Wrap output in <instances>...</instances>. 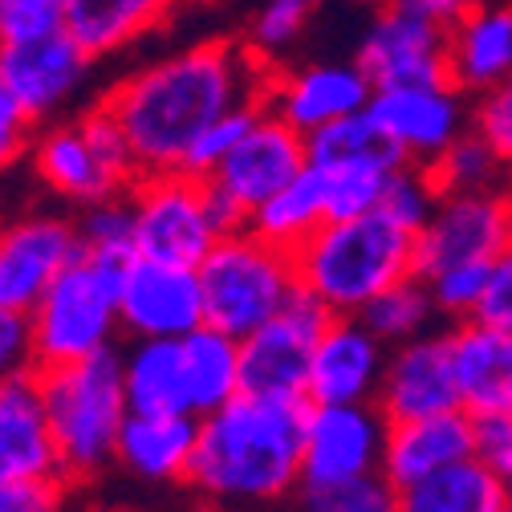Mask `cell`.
Masks as SVG:
<instances>
[{
	"mask_svg": "<svg viewBox=\"0 0 512 512\" xmlns=\"http://www.w3.org/2000/svg\"><path fill=\"white\" fill-rule=\"evenodd\" d=\"M61 480V452L45 415L37 366L0 378V484Z\"/></svg>",
	"mask_w": 512,
	"mask_h": 512,
	"instance_id": "16",
	"label": "cell"
},
{
	"mask_svg": "<svg viewBox=\"0 0 512 512\" xmlns=\"http://www.w3.org/2000/svg\"><path fill=\"white\" fill-rule=\"evenodd\" d=\"M460 403L468 415H512V330L480 317L452 326Z\"/></svg>",
	"mask_w": 512,
	"mask_h": 512,
	"instance_id": "22",
	"label": "cell"
},
{
	"mask_svg": "<svg viewBox=\"0 0 512 512\" xmlns=\"http://www.w3.org/2000/svg\"><path fill=\"white\" fill-rule=\"evenodd\" d=\"M261 110H265V102H252V106H236L232 114H224V118H216L208 131L191 143V151H187V159H183V171H191V175H212L228 155H232V147L252 131V122L261 118Z\"/></svg>",
	"mask_w": 512,
	"mask_h": 512,
	"instance_id": "41",
	"label": "cell"
},
{
	"mask_svg": "<svg viewBox=\"0 0 512 512\" xmlns=\"http://www.w3.org/2000/svg\"><path fill=\"white\" fill-rule=\"evenodd\" d=\"M370 114L387 126L391 139L407 151V159L423 167H431L464 131H472V110L464 106V90H456L452 82L374 90Z\"/></svg>",
	"mask_w": 512,
	"mask_h": 512,
	"instance_id": "15",
	"label": "cell"
},
{
	"mask_svg": "<svg viewBox=\"0 0 512 512\" xmlns=\"http://www.w3.org/2000/svg\"><path fill=\"white\" fill-rule=\"evenodd\" d=\"M78 122H82V131H86V139H90V147H94V155L131 187L143 171H139V159H135V147H131V139H126V131H122V122L114 118V110L98 98L90 110H82L78 114Z\"/></svg>",
	"mask_w": 512,
	"mask_h": 512,
	"instance_id": "40",
	"label": "cell"
},
{
	"mask_svg": "<svg viewBox=\"0 0 512 512\" xmlns=\"http://www.w3.org/2000/svg\"><path fill=\"white\" fill-rule=\"evenodd\" d=\"M391 5H399V9H407L415 17H427V21L443 25V29H452L456 21H464L480 5V0H391Z\"/></svg>",
	"mask_w": 512,
	"mask_h": 512,
	"instance_id": "50",
	"label": "cell"
},
{
	"mask_svg": "<svg viewBox=\"0 0 512 512\" xmlns=\"http://www.w3.org/2000/svg\"><path fill=\"white\" fill-rule=\"evenodd\" d=\"M301 504H305V512H395L399 488L382 472H370V476H358V480H346L334 488L301 492Z\"/></svg>",
	"mask_w": 512,
	"mask_h": 512,
	"instance_id": "37",
	"label": "cell"
},
{
	"mask_svg": "<svg viewBox=\"0 0 512 512\" xmlns=\"http://www.w3.org/2000/svg\"><path fill=\"white\" fill-rule=\"evenodd\" d=\"M358 66L366 70L374 90L443 86V82H452L447 29L387 0V9L370 21V29H366V37L358 45Z\"/></svg>",
	"mask_w": 512,
	"mask_h": 512,
	"instance_id": "12",
	"label": "cell"
},
{
	"mask_svg": "<svg viewBox=\"0 0 512 512\" xmlns=\"http://www.w3.org/2000/svg\"><path fill=\"white\" fill-rule=\"evenodd\" d=\"M297 281L334 317L362 313L382 289L415 277V232L382 212L326 220L297 252Z\"/></svg>",
	"mask_w": 512,
	"mask_h": 512,
	"instance_id": "3",
	"label": "cell"
},
{
	"mask_svg": "<svg viewBox=\"0 0 512 512\" xmlns=\"http://www.w3.org/2000/svg\"><path fill=\"white\" fill-rule=\"evenodd\" d=\"M90 66L94 57L70 37V29L37 41L0 45V74L33 114V122H49L57 110H66L86 86Z\"/></svg>",
	"mask_w": 512,
	"mask_h": 512,
	"instance_id": "17",
	"label": "cell"
},
{
	"mask_svg": "<svg viewBox=\"0 0 512 512\" xmlns=\"http://www.w3.org/2000/svg\"><path fill=\"white\" fill-rule=\"evenodd\" d=\"M508 496H512L508 476L484 464L480 456H472L411 488H399L395 512H504Z\"/></svg>",
	"mask_w": 512,
	"mask_h": 512,
	"instance_id": "27",
	"label": "cell"
},
{
	"mask_svg": "<svg viewBox=\"0 0 512 512\" xmlns=\"http://www.w3.org/2000/svg\"><path fill=\"white\" fill-rule=\"evenodd\" d=\"M472 131H480L492 151L512 163V78L476 94V106H472Z\"/></svg>",
	"mask_w": 512,
	"mask_h": 512,
	"instance_id": "43",
	"label": "cell"
},
{
	"mask_svg": "<svg viewBox=\"0 0 512 512\" xmlns=\"http://www.w3.org/2000/svg\"><path fill=\"white\" fill-rule=\"evenodd\" d=\"M273 66L248 41L212 37L187 45L114 82L102 102L122 122L139 171H183V159L208 126L236 106L265 102Z\"/></svg>",
	"mask_w": 512,
	"mask_h": 512,
	"instance_id": "1",
	"label": "cell"
},
{
	"mask_svg": "<svg viewBox=\"0 0 512 512\" xmlns=\"http://www.w3.org/2000/svg\"><path fill=\"white\" fill-rule=\"evenodd\" d=\"M476 317H480V322H488V326L512 330V244H504L492 256L488 289H484V301H480Z\"/></svg>",
	"mask_w": 512,
	"mask_h": 512,
	"instance_id": "46",
	"label": "cell"
},
{
	"mask_svg": "<svg viewBox=\"0 0 512 512\" xmlns=\"http://www.w3.org/2000/svg\"><path fill=\"white\" fill-rule=\"evenodd\" d=\"M326 179V212L330 220H350V216H366L378 212L382 200V183L391 171L378 167H317Z\"/></svg>",
	"mask_w": 512,
	"mask_h": 512,
	"instance_id": "38",
	"label": "cell"
},
{
	"mask_svg": "<svg viewBox=\"0 0 512 512\" xmlns=\"http://www.w3.org/2000/svg\"><path fill=\"white\" fill-rule=\"evenodd\" d=\"M391 419L378 403H309L301 447V492L382 472Z\"/></svg>",
	"mask_w": 512,
	"mask_h": 512,
	"instance_id": "9",
	"label": "cell"
},
{
	"mask_svg": "<svg viewBox=\"0 0 512 512\" xmlns=\"http://www.w3.org/2000/svg\"><path fill=\"white\" fill-rule=\"evenodd\" d=\"M504 476H508V484H512V460H508V464H504Z\"/></svg>",
	"mask_w": 512,
	"mask_h": 512,
	"instance_id": "51",
	"label": "cell"
},
{
	"mask_svg": "<svg viewBox=\"0 0 512 512\" xmlns=\"http://www.w3.org/2000/svg\"><path fill=\"white\" fill-rule=\"evenodd\" d=\"M452 86L484 94L512 78V5H476L464 21L447 29Z\"/></svg>",
	"mask_w": 512,
	"mask_h": 512,
	"instance_id": "25",
	"label": "cell"
},
{
	"mask_svg": "<svg viewBox=\"0 0 512 512\" xmlns=\"http://www.w3.org/2000/svg\"><path fill=\"white\" fill-rule=\"evenodd\" d=\"M476 423V456L504 472L512 460V415H472Z\"/></svg>",
	"mask_w": 512,
	"mask_h": 512,
	"instance_id": "47",
	"label": "cell"
},
{
	"mask_svg": "<svg viewBox=\"0 0 512 512\" xmlns=\"http://www.w3.org/2000/svg\"><path fill=\"white\" fill-rule=\"evenodd\" d=\"M82 252L78 220L57 212H33L0 224V305L33 313L45 289Z\"/></svg>",
	"mask_w": 512,
	"mask_h": 512,
	"instance_id": "11",
	"label": "cell"
},
{
	"mask_svg": "<svg viewBox=\"0 0 512 512\" xmlns=\"http://www.w3.org/2000/svg\"><path fill=\"white\" fill-rule=\"evenodd\" d=\"M33 114L21 106V98L13 94V86L0 74V171H9L13 163H21L33 151Z\"/></svg>",
	"mask_w": 512,
	"mask_h": 512,
	"instance_id": "44",
	"label": "cell"
},
{
	"mask_svg": "<svg viewBox=\"0 0 512 512\" xmlns=\"http://www.w3.org/2000/svg\"><path fill=\"white\" fill-rule=\"evenodd\" d=\"M70 0H0V45L66 33Z\"/></svg>",
	"mask_w": 512,
	"mask_h": 512,
	"instance_id": "42",
	"label": "cell"
},
{
	"mask_svg": "<svg viewBox=\"0 0 512 512\" xmlns=\"http://www.w3.org/2000/svg\"><path fill=\"white\" fill-rule=\"evenodd\" d=\"M122 265L98 252H78L45 289L33 322V358L37 366L78 362L106 346L122 330Z\"/></svg>",
	"mask_w": 512,
	"mask_h": 512,
	"instance_id": "5",
	"label": "cell"
},
{
	"mask_svg": "<svg viewBox=\"0 0 512 512\" xmlns=\"http://www.w3.org/2000/svg\"><path fill=\"white\" fill-rule=\"evenodd\" d=\"M183 362H187V395H191V415L204 419L232 403L244 382H240V338L200 326L183 338Z\"/></svg>",
	"mask_w": 512,
	"mask_h": 512,
	"instance_id": "29",
	"label": "cell"
},
{
	"mask_svg": "<svg viewBox=\"0 0 512 512\" xmlns=\"http://www.w3.org/2000/svg\"><path fill=\"white\" fill-rule=\"evenodd\" d=\"M305 139H309V163L313 167H378V171H395L399 163H411L407 151L391 139L387 126L370 114V106L322 126V131H313Z\"/></svg>",
	"mask_w": 512,
	"mask_h": 512,
	"instance_id": "30",
	"label": "cell"
},
{
	"mask_svg": "<svg viewBox=\"0 0 512 512\" xmlns=\"http://www.w3.org/2000/svg\"><path fill=\"white\" fill-rule=\"evenodd\" d=\"M391 346L358 313L334 317L317 338L309 366V403H374Z\"/></svg>",
	"mask_w": 512,
	"mask_h": 512,
	"instance_id": "19",
	"label": "cell"
},
{
	"mask_svg": "<svg viewBox=\"0 0 512 512\" xmlns=\"http://www.w3.org/2000/svg\"><path fill=\"white\" fill-rule=\"evenodd\" d=\"M200 419L196 415H151L131 411L118 431L114 464L147 484H175L187 480V464L196 452Z\"/></svg>",
	"mask_w": 512,
	"mask_h": 512,
	"instance_id": "24",
	"label": "cell"
},
{
	"mask_svg": "<svg viewBox=\"0 0 512 512\" xmlns=\"http://www.w3.org/2000/svg\"><path fill=\"white\" fill-rule=\"evenodd\" d=\"M122 378L131 411L191 415L183 338H131V350H122Z\"/></svg>",
	"mask_w": 512,
	"mask_h": 512,
	"instance_id": "26",
	"label": "cell"
},
{
	"mask_svg": "<svg viewBox=\"0 0 512 512\" xmlns=\"http://www.w3.org/2000/svg\"><path fill=\"white\" fill-rule=\"evenodd\" d=\"M476 456V423L464 407L399 419L387 431V452H382V476L395 488H411L443 468Z\"/></svg>",
	"mask_w": 512,
	"mask_h": 512,
	"instance_id": "21",
	"label": "cell"
},
{
	"mask_svg": "<svg viewBox=\"0 0 512 512\" xmlns=\"http://www.w3.org/2000/svg\"><path fill=\"white\" fill-rule=\"evenodd\" d=\"M500 167H504V159L492 151V143L480 131H464L452 147L431 163V175H435L443 196H452V191H484V187H492L500 179Z\"/></svg>",
	"mask_w": 512,
	"mask_h": 512,
	"instance_id": "34",
	"label": "cell"
},
{
	"mask_svg": "<svg viewBox=\"0 0 512 512\" xmlns=\"http://www.w3.org/2000/svg\"><path fill=\"white\" fill-rule=\"evenodd\" d=\"M29 366H37L29 313H17V309L0 305V378H9L17 370H29Z\"/></svg>",
	"mask_w": 512,
	"mask_h": 512,
	"instance_id": "45",
	"label": "cell"
},
{
	"mask_svg": "<svg viewBox=\"0 0 512 512\" xmlns=\"http://www.w3.org/2000/svg\"><path fill=\"white\" fill-rule=\"evenodd\" d=\"M334 313L313 293L297 289L281 313L261 330L240 338V382L244 395L261 399H309V366L317 338L326 334Z\"/></svg>",
	"mask_w": 512,
	"mask_h": 512,
	"instance_id": "8",
	"label": "cell"
},
{
	"mask_svg": "<svg viewBox=\"0 0 512 512\" xmlns=\"http://www.w3.org/2000/svg\"><path fill=\"white\" fill-rule=\"evenodd\" d=\"M33 171L37 179L53 191V196L70 200L78 208L98 204L106 196H118L126 191V183L94 155L82 122H53L33 139Z\"/></svg>",
	"mask_w": 512,
	"mask_h": 512,
	"instance_id": "23",
	"label": "cell"
},
{
	"mask_svg": "<svg viewBox=\"0 0 512 512\" xmlns=\"http://www.w3.org/2000/svg\"><path fill=\"white\" fill-rule=\"evenodd\" d=\"M200 289H204V317L208 326L248 338L261 330L273 313L289 305V297L301 289L297 261L281 244L256 236L252 228L228 232L212 244V252L200 265Z\"/></svg>",
	"mask_w": 512,
	"mask_h": 512,
	"instance_id": "6",
	"label": "cell"
},
{
	"mask_svg": "<svg viewBox=\"0 0 512 512\" xmlns=\"http://www.w3.org/2000/svg\"><path fill=\"white\" fill-rule=\"evenodd\" d=\"M370 98H374V82L366 78L358 61L354 66L326 61V66H301V70L273 74L265 106L289 126H297L301 135H313L346 114L366 110Z\"/></svg>",
	"mask_w": 512,
	"mask_h": 512,
	"instance_id": "20",
	"label": "cell"
},
{
	"mask_svg": "<svg viewBox=\"0 0 512 512\" xmlns=\"http://www.w3.org/2000/svg\"><path fill=\"white\" fill-rule=\"evenodd\" d=\"M374 403L391 423L464 407L460 382H456V358H452V330L447 334L427 330L403 346H391L387 374H382Z\"/></svg>",
	"mask_w": 512,
	"mask_h": 512,
	"instance_id": "14",
	"label": "cell"
},
{
	"mask_svg": "<svg viewBox=\"0 0 512 512\" xmlns=\"http://www.w3.org/2000/svg\"><path fill=\"white\" fill-rule=\"evenodd\" d=\"M135 200V256L151 261L200 269L212 244L220 240L208 196H204V175L191 171H155L139 175L131 183Z\"/></svg>",
	"mask_w": 512,
	"mask_h": 512,
	"instance_id": "7",
	"label": "cell"
},
{
	"mask_svg": "<svg viewBox=\"0 0 512 512\" xmlns=\"http://www.w3.org/2000/svg\"><path fill=\"white\" fill-rule=\"evenodd\" d=\"M45 415L61 452V472L66 480H90L106 464H114L118 431L131 415L122 378V354L114 346L78 358V362H53L37 366Z\"/></svg>",
	"mask_w": 512,
	"mask_h": 512,
	"instance_id": "4",
	"label": "cell"
},
{
	"mask_svg": "<svg viewBox=\"0 0 512 512\" xmlns=\"http://www.w3.org/2000/svg\"><path fill=\"white\" fill-rule=\"evenodd\" d=\"M309 167V139L277 118L269 106L252 122V131L232 147V155L212 171L216 183H224L232 196L252 212L261 208L281 187H289Z\"/></svg>",
	"mask_w": 512,
	"mask_h": 512,
	"instance_id": "18",
	"label": "cell"
},
{
	"mask_svg": "<svg viewBox=\"0 0 512 512\" xmlns=\"http://www.w3.org/2000/svg\"><path fill=\"white\" fill-rule=\"evenodd\" d=\"M317 5L322 0H261V9L252 13V25H248V45L273 61L305 33Z\"/></svg>",
	"mask_w": 512,
	"mask_h": 512,
	"instance_id": "36",
	"label": "cell"
},
{
	"mask_svg": "<svg viewBox=\"0 0 512 512\" xmlns=\"http://www.w3.org/2000/svg\"><path fill=\"white\" fill-rule=\"evenodd\" d=\"M179 0H70V37L98 61L159 29Z\"/></svg>",
	"mask_w": 512,
	"mask_h": 512,
	"instance_id": "28",
	"label": "cell"
},
{
	"mask_svg": "<svg viewBox=\"0 0 512 512\" xmlns=\"http://www.w3.org/2000/svg\"><path fill=\"white\" fill-rule=\"evenodd\" d=\"M309 399L236 395L200 419L187 480L212 504H265L301 488Z\"/></svg>",
	"mask_w": 512,
	"mask_h": 512,
	"instance_id": "2",
	"label": "cell"
},
{
	"mask_svg": "<svg viewBox=\"0 0 512 512\" xmlns=\"http://www.w3.org/2000/svg\"><path fill=\"white\" fill-rule=\"evenodd\" d=\"M204 196H208V212H212V224H216L220 236L248 228V216H252V212L232 196L224 183H216L212 175H204Z\"/></svg>",
	"mask_w": 512,
	"mask_h": 512,
	"instance_id": "49",
	"label": "cell"
},
{
	"mask_svg": "<svg viewBox=\"0 0 512 512\" xmlns=\"http://www.w3.org/2000/svg\"><path fill=\"white\" fill-rule=\"evenodd\" d=\"M512 244V196L500 187L452 191L443 196L435 216L415 232V273L435 277L464 261H492Z\"/></svg>",
	"mask_w": 512,
	"mask_h": 512,
	"instance_id": "10",
	"label": "cell"
},
{
	"mask_svg": "<svg viewBox=\"0 0 512 512\" xmlns=\"http://www.w3.org/2000/svg\"><path fill=\"white\" fill-rule=\"evenodd\" d=\"M82 232V248L110 256V261H131L135 256V200H131V187L118 191V196H106L98 204L82 208L78 220Z\"/></svg>",
	"mask_w": 512,
	"mask_h": 512,
	"instance_id": "33",
	"label": "cell"
},
{
	"mask_svg": "<svg viewBox=\"0 0 512 512\" xmlns=\"http://www.w3.org/2000/svg\"><path fill=\"white\" fill-rule=\"evenodd\" d=\"M488 273H492V261H464V265H452V269H439L435 277H423V281H427V289L435 297V309L443 317L468 322V317H476V309L484 301Z\"/></svg>",
	"mask_w": 512,
	"mask_h": 512,
	"instance_id": "39",
	"label": "cell"
},
{
	"mask_svg": "<svg viewBox=\"0 0 512 512\" xmlns=\"http://www.w3.org/2000/svg\"><path fill=\"white\" fill-rule=\"evenodd\" d=\"M358 317L387 346H403V342H411V338L431 330L439 309H435V297H431L427 281L415 273V277H407V281H399L391 289H382Z\"/></svg>",
	"mask_w": 512,
	"mask_h": 512,
	"instance_id": "32",
	"label": "cell"
},
{
	"mask_svg": "<svg viewBox=\"0 0 512 512\" xmlns=\"http://www.w3.org/2000/svg\"><path fill=\"white\" fill-rule=\"evenodd\" d=\"M439 200H443V191H439L431 167H423V163H399L387 175V183H382L378 212L391 216L403 228H411V232H419L435 216Z\"/></svg>",
	"mask_w": 512,
	"mask_h": 512,
	"instance_id": "35",
	"label": "cell"
},
{
	"mask_svg": "<svg viewBox=\"0 0 512 512\" xmlns=\"http://www.w3.org/2000/svg\"><path fill=\"white\" fill-rule=\"evenodd\" d=\"M326 220H330V212H326V179L309 163L289 187H281L277 196H269L261 208H252L248 228L256 236L281 244L285 252H297Z\"/></svg>",
	"mask_w": 512,
	"mask_h": 512,
	"instance_id": "31",
	"label": "cell"
},
{
	"mask_svg": "<svg viewBox=\"0 0 512 512\" xmlns=\"http://www.w3.org/2000/svg\"><path fill=\"white\" fill-rule=\"evenodd\" d=\"M504 512H512V496H508V508H504Z\"/></svg>",
	"mask_w": 512,
	"mask_h": 512,
	"instance_id": "52",
	"label": "cell"
},
{
	"mask_svg": "<svg viewBox=\"0 0 512 512\" xmlns=\"http://www.w3.org/2000/svg\"><path fill=\"white\" fill-rule=\"evenodd\" d=\"M204 322L208 317H204L200 269L151 261V256H131L122 265V334L187 338Z\"/></svg>",
	"mask_w": 512,
	"mask_h": 512,
	"instance_id": "13",
	"label": "cell"
},
{
	"mask_svg": "<svg viewBox=\"0 0 512 512\" xmlns=\"http://www.w3.org/2000/svg\"><path fill=\"white\" fill-rule=\"evenodd\" d=\"M61 480L45 484H0V512H57L61 508Z\"/></svg>",
	"mask_w": 512,
	"mask_h": 512,
	"instance_id": "48",
	"label": "cell"
}]
</instances>
